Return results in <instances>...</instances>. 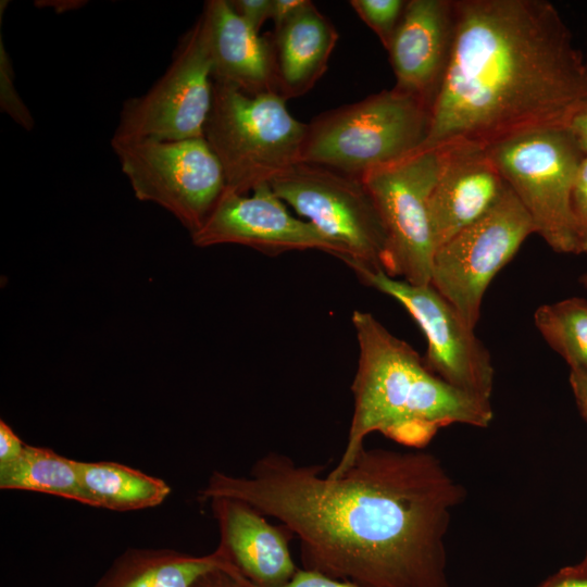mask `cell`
Wrapping results in <instances>:
<instances>
[{"mask_svg": "<svg viewBox=\"0 0 587 587\" xmlns=\"http://www.w3.org/2000/svg\"><path fill=\"white\" fill-rule=\"evenodd\" d=\"M229 3L246 24L258 34L272 15V0H232Z\"/></svg>", "mask_w": 587, "mask_h": 587, "instance_id": "obj_27", "label": "cell"}, {"mask_svg": "<svg viewBox=\"0 0 587 587\" xmlns=\"http://www.w3.org/2000/svg\"><path fill=\"white\" fill-rule=\"evenodd\" d=\"M428 201L436 249L485 215L507 187L486 148L451 145Z\"/></svg>", "mask_w": 587, "mask_h": 587, "instance_id": "obj_16", "label": "cell"}, {"mask_svg": "<svg viewBox=\"0 0 587 587\" xmlns=\"http://www.w3.org/2000/svg\"><path fill=\"white\" fill-rule=\"evenodd\" d=\"M218 565L215 551L197 557L172 549L128 548L93 587H191Z\"/></svg>", "mask_w": 587, "mask_h": 587, "instance_id": "obj_19", "label": "cell"}, {"mask_svg": "<svg viewBox=\"0 0 587 587\" xmlns=\"http://www.w3.org/2000/svg\"><path fill=\"white\" fill-rule=\"evenodd\" d=\"M532 234L529 214L507 185L485 215L436 249L429 284L475 328L489 284Z\"/></svg>", "mask_w": 587, "mask_h": 587, "instance_id": "obj_11", "label": "cell"}, {"mask_svg": "<svg viewBox=\"0 0 587 587\" xmlns=\"http://www.w3.org/2000/svg\"><path fill=\"white\" fill-rule=\"evenodd\" d=\"M195 246H247L268 255L295 250H321L342 260V252L308 221L295 217L270 184L241 195L226 187L203 225Z\"/></svg>", "mask_w": 587, "mask_h": 587, "instance_id": "obj_13", "label": "cell"}, {"mask_svg": "<svg viewBox=\"0 0 587 587\" xmlns=\"http://www.w3.org/2000/svg\"><path fill=\"white\" fill-rule=\"evenodd\" d=\"M191 587H239V585L228 571L218 565L201 575Z\"/></svg>", "mask_w": 587, "mask_h": 587, "instance_id": "obj_32", "label": "cell"}, {"mask_svg": "<svg viewBox=\"0 0 587 587\" xmlns=\"http://www.w3.org/2000/svg\"><path fill=\"white\" fill-rule=\"evenodd\" d=\"M220 566L228 571L234 576L239 587H258L251 584L246 578H243L229 564L222 562ZM282 587H361V586L347 582V580L329 577L317 571L298 569L294 577L286 585Z\"/></svg>", "mask_w": 587, "mask_h": 587, "instance_id": "obj_26", "label": "cell"}, {"mask_svg": "<svg viewBox=\"0 0 587 587\" xmlns=\"http://www.w3.org/2000/svg\"><path fill=\"white\" fill-rule=\"evenodd\" d=\"M565 129L583 155H587V107L572 117Z\"/></svg>", "mask_w": 587, "mask_h": 587, "instance_id": "obj_31", "label": "cell"}, {"mask_svg": "<svg viewBox=\"0 0 587 587\" xmlns=\"http://www.w3.org/2000/svg\"><path fill=\"white\" fill-rule=\"evenodd\" d=\"M307 123L275 92L257 96L212 80L203 137L218 159L226 187L241 195L301 162Z\"/></svg>", "mask_w": 587, "mask_h": 587, "instance_id": "obj_5", "label": "cell"}, {"mask_svg": "<svg viewBox=\"0 0 587 587\" xmlns=\"http://www.w3.org/2000/svg\"><path fill=\"white\" fill-rule=\"evenodd\" d=\"M534 323L570 369L587 372V299L571 297L542 304L535 311Z\"/></svg>", "mask_w": 587, "mask_h": 587, "instance_id": "obj_22", "label": "cell"}, {"mask_svg": "<svg viewBox=\"0 0 587 587\" xmlns=\"http://www.w3.org/2000/svg\"><path fill=\"white\" fill-rule=\"evenodd\" d=\"M351 321L359 348L351 385L353 413L346 448L328 477L340 475L375 432L410 449H424L449 425L489 426L494 419L490 399L437 376L372 313L355 310Z\"/></svg>", "mask_w": 587, "mask_h": 587, "instance_id": "obj_3", "label": "cell"}, {"mask_svg": "<svg viewBox=\"0 0 587 587\" xmlns=\"http://www.w3.org/2000/svg\"><path fill=\"white\" fill-rule=\"evenodd\" d=\"M569 380L578 409L587 423V372L570 369ZM584 560L587 561V552Z\"/></svg>", "mask_w": 587, "mask_h": 587, "instance_id": "obj_30", "label": "cell"}, {"mask_svg": "<svg viewBox=\"0 0 587 587\" xmlns=\"http://www.w3.org/2000/svg\"><path fill=\"white\" fill-rule=\"evenodd\" d=\"M486 149L529 214L535 234L555 252L580 253L571 193L584 155L567 130H535Z\"/></svg>", "mask_w": 587, "mask_h": 587, "instance_id": "obj_6", "label": "cell"}, {"mask_svg": "<svg viewBox=\"0 0 587 587\" xmlns=\"http://www.w3.org/2000/svg\"><path fill=\"white\" fill-rule=\"evenodd\" d=\"M275 90L286 101L309 92L328 67L339 35L328 17L308 0L268 33Z\"/></svg>", "mask_w": 587, "mask_h": 587, "instance_id": "obj_18", "label": "cell"}, {"mask_svg": "<svg viewBox=\"0 0 587 587\" xmlns=\"http://www.w3.org/2000/svg\"><path fill=\"white\" fill-rule=\"evenodd\" d=\"M537 587H587V561L559 570Z\"/></svg>", "mask_w": 587, "mask_h": 587, "instance_id": "obj_28", "label": "cell"}, {"mask_svg": "<svg viewBox=\"0 0 587 587\" xmlns=\"http://www.w3.org/2000/svg\"><path fill=\"white\" fill-rule=\"evenodd\" d=\"M26 444L3 421H0V467L18 460Z\"/></svg>", "mask_w": 587, "mask_h": 587, "instance_id": "obj_29", "label": "cell"}, {"mask_svg": "<svg viewBox=\"0 0 587 587\" xmlns=\"http://www.w3.org/2000/svg\"><path fill=\"white\" fill-rule=\"evenodd\" d=\"M273 191L316 227L357 268L384 270L387 237L363 180L300 162L270 183Z\"/></svg>", "mask_w": 587, "mask_h": 587, "instance_id": "obj_7", "label": "cell"}, {"mask_svg": "<svg viewBox=\"0 0 587 587\" xmlns=\"http://www.w3.org/2000/svg\"><path fill=\"white\" fill-rule=\"evenodd\" d=\"M351 8L376 34L387 50L400 23L407 1L404 0H351Z\"/></svg>", "mask_w": 587, "mask_h": 587, "instance_id": "obj_23", "label": "cell"}, {"mask_svg": "<svg viewBox=\"0 0 587 587\" xmlns=\"http://www.w3.org/2000/svg\"><path fill=\"white\" fill-rule=\"evenodd\" d=\"M220 530L214 550L243 578L258 587H282L298 567L289 551L294 535L272 525L248 503L225 497L209 500Z\"/></svg>", "mask_w": 587, "mask_h": 587, "instance_id": "obj_15", "label": "cell"}, {"mask_svg": "<svg viewBox=\"0 0 587 587\" xmlns=\"http://www.w3.org/2000/svg\"><path fill=\"white\" fill-rule=\"evenodd\" d=\"M212 63L201 15L180 38L164 74L124 102L111 143L203 137L212 103Z\"/></svg>", "mask_w": 587, "mask_h": 587, "instance_id": "obj_10", "label": "cell"}, {"mask_svg": "<svg viewBox=\"0 0 587 587\" xmlns=\"http://www.w3.org/2000/svg\"><path fill=\"white\" fill-rule=\"evenodd\" d=\"M370 287L398 301L419 325L427 341L426 366L448 384L490 399L495 369L485 345L457 309L430 284L412 285L384 270L357 268Z\"/></svg>", "mask_w": 587, "mask_h": 587, "instance_id": "obj_12", "label": "cell"}, {"mask_svg": "<svg viewBox=\"0 0 587 587\" xmlns=\"http://www.w3.org/2000/svg\"><path fill=\"white\" fill-rule=\"evenodd\" d=\"M454 35V1L409 0L387 49L394 88L429 108L445 76Z\"/></svg>", "mask_w": 587, "mask_h": 587, "instance_id": "obj_14", "label": "cell"}, {"mask_svg": "<svg viewBox=\"0 0 587 587\" xmlns=\"http://www.w3.org/2000/svg\"><path fill=\"white\" fill-rule=\"evenodd\" d=\"M200 15L208 35L212 80L250 96L276 93L268 35L253 32L227 0L207 1Z\"/></svg>", "mask_w": 587, "mask_h": 587, "instance_id": "obj_17", "label": "cell"}, {"mask_svg": "<svg viewBox=\"0 0 587 587\" xmlns=\"http://www.w3.org/2000/svg\"><path fill=\"white\" fill-rule=\"evenodd\" d=\"M135 197L155 203L190 235L226 189L223 167L204 137L111 143Z\"/></svg>", "mask_w": 587, "mask_h": 587, "instance_id": "obj_8", "label": "cell"}, {"mask_svg": "<svg viewBox=\"0 0 587 587\" xmlns=\"http://www.w3.org/2000/svg\"><path fill=\"white\" fill-rule=\"evenodd\" d=\"M308 0H272L271 20L274 28L280 26L298 12Z\"/></svg>", "mask_w": 587, "mask_h": 587, "instance_id": "obj_33", "label": "cell"}, {"mask_svg": "<svg viewBox=\"0 0 587 587\" xmlns=\"http://www.w3.org/2000/svg\"><path fill=\"white\" fill-rule=\"evenodd\" d=\"M87 505L112 511H134L161 504L171 487L161 478L111 462L77 461Z\"/></svg>", "mask_w": 587, "mask_h": 587, "instance_id": "obj_20", "label": "cell"}, {"mask_svg": "<svg viewBox=\"0 0 587 587\" xmlns=\"http://www.w3.org/2000/svg\"><path fill=\"white\" fill-rule=\"evenodd\" d=\"M0 488L37 491L87 504L77 460L45 447L26 444L18 460L0 467Z\"/></svg>", "mask_w": 587, "mask_h": 587, "instance_id": "obj_21", "label": "cell"}, {"mask_svg": "<svg viewBox=\"0 0 587 587\" xmlns=\"http://www.w3.org/2000/svg\"><path fill=\"white\" fill-rule=\"evenodd\" d=\"M585 107L587 58L551 2L457 0L451 54L420 151L566 128Z\"/></svg>", "mask_w": 587, "mask_h": 587, "instance_id": "obj_2", "label": "cell"}, {"mask_svg": "<svg viewBox=\"0 0 587 587\" xmlns=\"http://www.w3.org/2000/svg\"><path fill=\"white\" fill-rule=\"evenodd\" d=\"M579 282L583 286L587 287V272L580 276Z\"/></svg>", "mask_w": 587, "mask_h": 587, "instance_id": "obj_34", "label": "cell"}, {"mask_svg": "<svg viewBox=\"0 0 587 587\" xmlns=\"http://www.w3.org/2000/svg\"><path fill=\"white\" fill-rule=\"evenodd\" d=\"M430 108L396 88L325 111L307 124L301 162L361 178L424 145Z\"/></svg>", "mask_w": 587, "mask_h": 587, "instance_id": "obj_4", "label": "cell"}, {"mask_svg": "<svg viewBox=\"0 0 587 587\" xmlns=\"http://www.w3.org/2000/svg\"><path fill=\"white\" fill-rule=\"evenodd\" d=\"M447 154L448 147L420 151L361 177L387 237L384 271L412 285L430 283L436 246L428 201Z\"/></svg>", "mask_w": 587, "mask_h": 587, "instance_id": "obj_9", "label": "cell"}, {"mask_svg": "<svg viewBox=\"0 0 587 587\" xmlns=\"http://www.w3.org/2000/svg\"><path fill=\"white\" fill-rule=\"evenodd\" d=\"M571 210L575 222L579 252H587V155H584L573 184Z\"/></svg>", "mask_w": 587, "mask_h": 587, "instance_id": "obj_25", "label": "cell"}, {"mask_svg": "<svg viewBox=\"0 0 587 587\" xmlns=\"http://www.w3.org/2000/svg\"><path fill=\"white\" fill-rule=\"evenodd\" d=\"M268 452L248 477L214 471L201 501H243L300 541L303 569L361 587H450L446 535L465 490L422 449L363 447L338 476Z\"/></svg>", "mask_w": 587, "mask_h": 587, "instance_id": "obj_1", "label": "cell"}, {"mask_svg": "<svg viewBox=\"0 0 587 587\" xmlns=\"http://www.w3.org/2000/svg\"><path fill=\"white\" fill-rule=\"evenodd\" d=\"M0 107L1 111L5 112L17 124L27 130L34 126L32 114L27 107L18 97L13 84V67L9 55L0 41Z\"/></svg>", "mask_w": 587, "mask_h": 587, "instance_id": "obj_24", "label": "cell"}]
</instances>
